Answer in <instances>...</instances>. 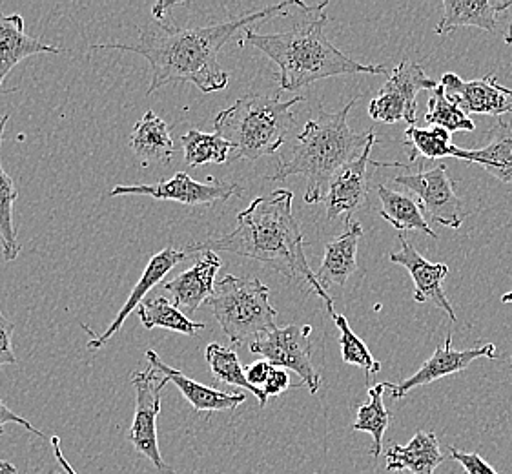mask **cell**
Returning <instances> with one entry per match:
<instances>
[{"label": "cell", "instance_id": "1", "mask_svg": "<svg viewBox=\"0 0 512 474\" xmlns=\"http://www.w3.org/2000/svg\"><path fill=\"white\" fill-rule=\"evenodd\" d=\"M294 6L310 10L305 2L287 0L203 28H175L170 21H152L141 28L135 44L103 42L93 44L90 50H121L144 57L152 68V81L146 95H152L166 84L179 83H192L203 93L219 92L225 90L230 81L219 62V53L226 42L234 39L237 31L277 17Z\"/></svg>", "mask_w": 512, "mask_h": 474}, {"label": "cell", "instance_id": "2", "mask_svg": "<svg viewBox=\"0 0 512 474\" xmlns=\"http://www.w3.org/2000/svg\"><path fill=\"white\" fill-rule=\"evenodd\" d=\"M292 201L294 194L287 188L276 190L270 196L256 197L237 214V227L230 234L186 245L183 250L188 256L203 254L206 250H223L256 259L285 278L305 283L310 292L327 303L328 314H334V299L319 285L316 272L308 265L305 239L294 216Z\"/></svg>", "mask_w": 512, "mask_h": 474}, {"label": "cell", "instance_id": "3", "mask_svg": "<svg viewBox=\"0 0 512 474\" xmlns=\"http://www.w3.org/2000/svg\"><path fill=\"white\" fill-rule=\"evenodd\" d=\"M328 2L312 6L307 21L299 22L283 33H257L246 28L245 37L239 41L265 53L279 68V84L285 92H297L308 84L318 83L339 75L370 73L381 75L389 70L385 66L363 64L338 50L325 35L328 17L323 13Z\"/></svg>", "mask_w": 512, "mask_h": 474}, {"label": "cell", "instance_id": "4", "mask_svg": "<svg viewBox=\"0 0 512 474\" xmlns=\"http://www.w3.org/2000/svg\"><path fill=\"white\" fill-rule=\"evenodd\" d=\"M359 97L352 99L339 112H323L308 119L303 132L297 135L294 146L277 165L276 172L268 181H285L288 177H307L305 203H325L332 177L350 161H354L367 146L374 130L356 132L349 126L350 110L358 104Z\"/></svg>", "mask_w": 512, "mask_h": 474}, {"label": "cell", "instance_id": "5", "mask_svg": "<svg viewBox=\"0 0 512 474\" xmlns=\"http://www.w3.org/2000/svg\"><path fill=\"white\" fill-rule=\"evenodd\" d=\"M303 101V97L281 101L279 95L250 93L216 115V134L230 143L237 161H257L276 154L285 145L288 130L294 124L292 108Z\"/></svg>", "mask_w": 512, "mask_h": 474}, {"label": "cell", "instance_id": "6", "mask_svg": "<svg viewBox=\"0 0 512 474\" xmlns=\"http://www.w3.org/2000/svg\"><path fill=\"white\" fill-rule=\"evenodd\" d=\"M232 347L256 341L277 329V310L270 305V289L257 278L225 276L206 301Z\"/></svg>", "mask_w": 512, "mask_h": 474}, {"label": "cell", "instance_id": "7", "mask_svg": "<svg viewBox=\"0 0 512 474\" xmlns=\"http://www.w3.org/2000/svg\"><path fill=\"white\" fill-rule=\"evenodd\" d=\"M168 378L157 371L154 365H148L146 371L132 374L135 389V413L132 427L128 431V442L135 451L150 460L155 469L163 474H175L161 456L157 440V416L161 413V392L168 385Z\"/></svg>", "mask_w": 512, "mask_h": 474}, {"label": "cell", "instance_id": "8", "mask_svg": "<svg viewBox=\"0 0 512 474\" xmlns=\"http://www.w3.org/2000/svg\"><path fill=\"white\" fill-rule=\"evenodd\" d=\"M438 83L429 77L418 62L401 61L387 77L378 97L369 104V115L379 123L405 121L416 124V97L421 90H436Z\"/></svg>", "mask_w": 512, "mask_h": 474}, {"label": "cell", "instance_id": "9", "mask_svg": "<svg viewBox=\"0 0 512 474\" xmlns=\"http://www.w3.org/2000/svg\"><path fill=\"white\" fill-rule=\"evenodd\" d=\"M312 327L310 325H288L250 343V352L261 356L263 360L272 363L274 367L285 371L296 372L310 394H318L321 387L319 376L312 365Z\"/></svg>", "mask_w": 512, "mask_h": 474}, {"label": "cell", "instance_id": "10", "mask_svg": "<svg viewBox=\"0 0 512 474\" xmlns=\"http://www.w3.org/2000/svg\"><path fill=\"white\" fill-rule=\"evenodd\" d=\"M394 183L405 186L409 192L416 194L421 207L425 208V212L438 225L458 230L465 217L469 216V210L456 194L445 165H438L431 170H420L416 174L396 176Z\"/></svg>", "mask_w": 512, "mask_h": 474}, {"label": "cell", "instance_id": "11", "mask_svg": "<svg viewBox=\"0 0 512 474\" xmlns=\"http://www.w3.org/2000/svg\"><path fill=\"white\" fill-rule=\"evenodd\" d=\"M108 196H148L159 201H175L186 207H214L217 203H225L230 197L243 196V192L239 185L217 183L212 177L208 183H199L186 172H177L174 177L155 185L115 186Z\"/></svg>", "mask_w": 512, "mask_h": 474}, {"label": "cell", "instance_id": "12", "mask_svg": "<svg viewBox=\"0 0 512 474\" xmlns=\"http://www.w3.org/2000/svg\"><path fill=\"white\" fill-rule=\"evenodd\" d=\"M374 143H376V135L370 137L369 143L363 148L359 157L350 161L349 165L343 166L338 174L332 177L327 197H325L327 217L330 221L345 214L347 216L345 225H347L352 221L354 212L369 205V165L374 163L370 161V152Z\"/></svg>", "mask_w": 512, "mask_h": 474}, {"label": "cell", "instance_id": "13", "mask_svg": "<svg viewBox=\"0 0 512 474\" xmlns=\"http://www.w3.org/2000/svg\"><path fill=\"white\" fill-rule=\"evenodd\" d=\"M482 358L494 360L496 358V345L487 343V345L476 347V349L458 351V349L452 347V336L449 334L445 343L434 351L431 360H427L421 365L420 371L407 378V380H401L400 383H385V389H389L394 400H400V398H405L412 389L438 382L441 378H447L452 374L465 371V369L471 367L472 361L482 360Z\"/></svg>", "mask_w": 512, "mask_h": 474}, {"label": "cell", "instance_id": "14", "mask_svg": "<svg viewBox=\"0 0 512 474\" xmlns=\"http://www.w3.org/2000/svg\"><path fill=\"white\" fill-rule=\"evenodd\" d=\"M400 245V252L390 254L389 258L392 263L409 270L410 278L416 287L414 301L432 303L443 310L451 321H458L451 301L445 296V290H443V281L449 276V267L445 263H431L429 259L423 258L403 234H400Z\"/></svg>", "mask_w": 512, "mask_h": 474}, {"label": "cell", "instance_id": "15", "mask_svg": "<svg viewBox=\"0 0 512 474\" xmlns=\"http://www.w3.org/2000/svg\"><path fill=\"white\" fill-rule=\"evenodd\" d=\"M188 258L185 250L179 248H163L161 252H157L154 258L148 261V265L144 268L143 276L135 283L134 289L130 292V296L126 299L117 318L112 321V325L104 330L101 336H97L90 327L82 325V329L86 330L88 334H92V340L88 341V351H99L103 349L108 341L112 340L113 336H117V332L123 329L124 321L128 320V316L134 312L137 307H141L143 299L150 290L154 289L157 283L163 281L164 276L177 267L179 263H183Z\"/></svg>", "mask_w": 512, "mask_h": 474}, {"label": "cell", "instance_id": "16", "mask_svg": "<svg viewBox=\"0 0 512 474\" xmlns=\"http://www.w3.org/2000/svg\"><path fill=\"white\" fill-rule=\"evenodd\" d=\"M440 86L447 99L458 104L467 115L502 117L512 112V103L500 92V84L494 75L478 81H463L456 73L447 72L443 73Z\"/></svg>", "mask_w": 512, "mask_h": 474}, {"label": "cell", "instance_id": "17", "mask_svg": "<svg viewBox=\"0 0 512 474\" xmlns=\"http://www.w3.org/2000/svg\"><path fill=\"white\" fill-rule=\"evenodd\" d=\"M221 267L223 261L217 256V252L206 250L203 252V258L199 259L194 267L168 281L164 285V290L172 294L177 309L185 310L186 314H194L203 303L214 296L216 276Z\"/></svg>", "mask_w": 512, "mask_h": 474}, {"label": "cell", "instance_id": "18", "mask_svg": "<svg viewBox=\"0 0 512 474\" xmlns=\"http://www.w3.org/2000/svg\"><path fill=\"white\" fill-rule=\"evenodd\" d=\"M341 236L330 239L325 245V256L316 272V279L323 289L345 287L350 276L358 270V245L363 236V227L358 221L345 225Z\"/></svg>", "mask_w": 512, "mask_h": 474}, {"label": "cell", "instance_id": "19", "mask_svg": "<svg viewBox=\"0 0 512 474\" xmlns=\"http://www.w3.org/2000/svg\"><path fill=\"white\" fill-rule=\"evenodd\" d=\"M512 8V0H443V17L436 26L438 35L458 28H480L496 33L500 15Z\"/></svg>", "mask_w": 512, "mask_h": 474}, {"label": "cell", "instance_id": "20", "mask_svg": "<svg viewBox=\"0 0 512 474\" xmlns=\"http://www.w3.org/2000/svg\"><path fill=\"white\" fill-rule=\"evenodd\" d=\"M146 360L150 365H154L157 371L163 372L168 378V382L175 383V387L185 396L186 402L194 407L197 413H216V411H232L239 407L241 403H245L246 394L236 392V394H228V392L217 391L208 385L195 382L192 378H188L177 369H172L170 365H166L155 351L144 352Z\"/></svg>", "mask_w": 512, "mask_h": 474}, {"label": "cell", "instance_id": "21", "mask_svg": "<svg viewBox=\"0 0 512 474\" xmlns=\"http://www.w3.org/2000/svg\"><path fill=\"white\" fill-rule=\"evenodd\" d=\"M454 157L483 166L491 176L500 179L502 183L512 185V121H505L500 117L492 126L489 141L483 148H456Z\"/></svg>", "mask_w": 512, "mask_h": 474}, {"label": "cell", "instance_id": "22", "mask_svg": "<svg viewBox=\"0 0 512 474\" xmlns=\"http://www.w3.org/2000/svg\"><path fill=\"white\" fill-rule=\"evenodd\" d=\"M39 53L59 55L62 50L30 37L24 31V19L21 15L13 13L6 17L0 10V88L4 84V79L19 62Z\"/></svg>", "mask_w": 512, "mask_h": 474}, {"label": "cell", "instance_id": "23", "mask_svg": "<svg viewBox=\"0 0 512 474\" xmlns=\"http://www.w3.org/2000/svg\"><path fill=\"white\" fill-rule=\"evenodd\" d=\"M387 471L410 474H434L443 464L440 442L434 433L418 431L407 445H390L385 451Z\"/></svg>", "mask_w": 512, "mask_h": 474}, {"label": "cell", "instance_id": "24", "mask_svg": "<svg viewBox=\"0 0 512 474\" xmlns=\"http://www.w3.org/2000/svg\"><path fill=\"white\" fill-rule=\"evenodd\" d=\"M130 146L143 166H168L174 159L175 146L168 124L152 110H148L143 119L135 123Z\"/></svg>", "mask_w": 512, "mask_h": 474}, {"label": "cell", "instance_id": "25", "mask_svg": "<svg viewBox=\"0 0 512 474\" xmlns=\"http://www.w3.org/2000/svg\"><path fill=\"white\" fill-rule=\"evenodd\" d=\"M376 190H378L379 201H381L379 216L383 217L385 221H389L390 225L396 228L400 234L421 232L432 239H438V234L429 227L418 201H414L407 194L390 190L389 186L378 185Z\"/></svg>", "mask_w": 512, "mask_h": 474}, {"label": "cell", "instance_id": "26", "mask_svg": "<svg viewBox=\"0 0 512 474\" xmlns=\"http://www.w3.org/2000/svg\"><path fill=\"white\" fill-rule=\"evenodd\" d=\"M10 121V115H0V148L4 139V128ZM19 197V190L15 186L13 177L4 170L0 161V241H2V258L11 263L19 258L21 247L17 241V230L13 225V207Z\"/></svg>", "mask_w": 512, "mask_h": 474}, {"label": "cell", "instance_id": "27", "mask_svg": "<svg viewBox=\"0 0 512 474\" xmlns=\"http://www.w3.org/2000/svg\"><path fill=\"white\" fill-rule=\"evenodd\" d=\"M206 363L210 367V372L214 374L217 382L239 387L245 391L252 392L259 402V407L263 409L268 402V396L261 389L252 387L246 380L245 369L239 361L236 347H223L219 343H210L205 351Z\"/></svg>", "mask_w": 512, "mask_h": 474}, {"label": "cell", "instance_id": "28", "mask_svg": "<svg viewBox=\"0 0 512 474\" xmlns=\"http://www.w3.org/2000/svg\"><path fill=\"white\" fill-rule=\"evenodd\" d=\"M137 316L143 323L144 329H161L174 330L185 336H197V332L205 330V323H197L192 321L185 312L175 307V303H170L166 298H154L143 301L141 307L137 309Z\"/></svg>", "mask_w": 512, "mask_h": 474}, {"label": "cell", "instance_id": "29", "mask_svg": "<svg viewBox=\"0 0 512 474\" xmlns=\"http://www.w3.org/2000/svg\"><path fill=\"white\" fill-rule=\"evenodd\" d=\"M403 146L409 154V161L427 159V161H438L443 157H454V150L458 148L452 145L451 132L432 126V128H421L412 124L405 130V141Z\"/></svg>", "mask_w": 512, "mask_h": 474}, {"label": "cell", "instance_id": "30", "mask_svg": "<svg viewBox=\"0 0 512 474\" xmlns=\"http://www.w3.org/2000/svg\"><path fill=\"white\" fill-rule=\"evenodd\" d=\"M383 394H385V383L369 387V400L363 405H359L356 422L352 425L354 431L369 433L372 436L374 445H372L370 453L374 456V460H378L379 456L385 453L383 451V436L389 429L390 423V413L385 409Z\"/></svg>", "mask_w": 512, "mask_h": 474}, {"label": "cell", "instance_id": "31", "mask_svg": "<svg viewBox=\"0 0 512 474\" xmlns=\"http://www.w3.org/2000/svg\"><path fill=\"white\" fill-rule=\"evenodd\" d=\"M188 166L225 165L230 159L232 146L221 135L205 134L201 130H190L181 137Z\"/></svg>", "mask_w": 512, "mask_h": 474}, {"label": "cell", "instance_id": "32", "mask_svg": "<svg viewBox=\"0 0 512 474\" xmlns=\"http://www.w3.org/2000/svg\"><path fill=\"white\" fill-rule=\"evenodd\" d=\"M425 123L429 126H438L447 132H474L476 124L469 115L461 110L458 104L452 103L447 99L440 84L436 90H432L431 99H429V108L425 114Z\"/></svg>", "mask_w": 512, "mask_h": 474}, {"label": "cell", "instance_id": "33", "mask_svg": "<svg viewBox=\"0 0 512 474\" xmlns=\"http://www.w3.org/2000/svg\"><path fill=\"white\" fill-rule=\"evenodd\" d=\"M330 316H332V320H334L339 330V345H341L343 363L356 365L359 369H363L367 378L381 371V363L372 356L369 347L361 341L359 336H356V332L350 329L347 318L343 314H336V312L330 314Z\"/></svg>", "mask_w": 512, "mask_h": 474}, {"label": "cell", "instance_id": "34", "mask_svg": "<svg viewBox=\"0 0 512 474\" xmlns=\"http://www.w3.org/2000/svg\"><path fill=\"white\" fill-rule=\"evenodd\" d=\"M13 332H15V323L4 316L0 310V369L4 365H17V356L13 352Z\"/></svg>", "mask_w": 512, "mask_h": 474}, {"label": "cell", "instance_id": "35", "mask_svg": "<svg viewBox=\"0 0 512 474\" xmlns=\"http://www.w3.org/2000/svg\"><path fill=\"white\" fill-rule=\"evenodd\" d=\"M449 453L452 460L461 464L467 474H498L478 453H463L456 447H449Z\"/></svg>", "mask_w": 512, "mask_h": 474}, {"label": "cell", "instance_id": "36", "mask_svg": "<svg viewBox=\"0 0 512 474\" xmlns=\"http://www.w3.org/2000/svg\"><path fill=\"white\" fill-rule=\"evenodd\" d=\"M290 387H292V383H290V374H288V371L274 367L272 372H270V376H268L263 391H265V394L270 398V396H279V394L287 392Z\"/></svg>", "mask_w": 512, "mask_h": 474}, {"label": "cell", "instance_id": "37", "mask_svg": "<svg viewBox=\"0 0 512 474\" xmlns=\"http://www.w3.org/2000/svg\"><path fill=\"white\" fill-rule=\"evenodd\" d=\"M272 369H274V365L268 363L267 360L256 361V363H252V365L246 369V380H248V383H250L252 387L263 391V387H265V383H267L268 376H270Z\"/></svg>", "mask_w": 512, "mask_h": 474}, {"label": "cell", "instance_id": "38", "mask_svg": "<svg viewBox=\"0 0 512 474\" xmlns=\"http://www.w3.org/2000/svg\"><path fill=\"white\" fill-rule=\"evenodd\" d=\"M6 423H17V425H21V427H24L26 431H30V433L37 434L39 438H46L42 431H39V429H35V427H33V425H31V423L28 422L26 418H22V416H19V414L13 413L10 407H8L6 403L0 400V436L4 434V425H6Z\"/></svg>", "mask_w": 512, "mask_h": 474}, {"label": "cell", "instance_id": "39", "mask_svg": "<svg viewBox=\"0 0 512 474\" xmlns=\"http://www.w3.org/2000/svg\"><path fill=\"white\" fill-rule=\"evenodd\" d=\"M177 6V2H157L154 8H152V15H154V21L166 22L170 21V11L174 10Z\"/></svg>", "mask_w": 512, "mask_h": 474}, {"label": "cell", "instance_id": "40", "mask_svg": "<svg viewBox=\"0 0 512 474\" xmlns=\"http://www.w3.org/2000/svg\"><path fill=\"white\" fill-rule=\"evenodd\" d=\"M52 447L53 454H55V460H57L59 465H61L62 471L66 474H77L75 473V469H73L72 465H70V462L62 456L61 438H59V436H52Z\"/></svg>", "mask_w": 512, "mask_h": 474}, {"label": "cell", "instance_id": "41", "mask_svg": "<svg viewBox=\"0 0 512 474\" xmlns=\"http://www.w3.org/2000/svg\"><path fill=\"white\" fill-rule=\"evenodd\" d=\"M0 474H19V473H17V467H15V465L10 464V462H6V460H2V458H0Z\"/></svg>", "mask_w": 512, "mask_h": 474}, {"label": "cell", "instance_id": "42", "mask_svg": "<svg viewBox=\"0 0 512 474\" xmlns=\"http://www.w3.org/2000/svg\"><path fill=\"white\" fill-rule=\"evenodd\" d=\"M500 92H502L503 95H507V97H512L511 88H505V86H502V84H500Z\"/></svg>", "mask_w": 512, "mask_h": 474}, {"label": "cell", "instance_id": "43", "mask_svg": "<svg viewBox=\"0 0 512 474\" xmlns=\"http://www.w3.org/2000/svg\"><path fill=\"white\" fill-rule=\"evenodd\" d=\"M505 42H507V44H512V35H511V33H509V35H505Z\"/></svg>", "mask_w": 512, "mask_h": 474}]
</instances>
